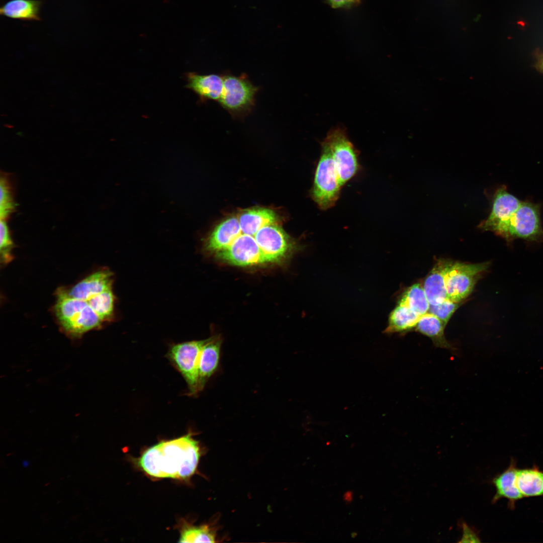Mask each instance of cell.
I'll return each instance as SVG.
<instances>
[{
  "mask_svg": "<svg viewBox=\"0 0 543 543\" xmlns=\"http://www.w3.org/2000/svg\"><path fill=\"white\" fill-rule=\"evenodd\" d=\"M113 273L109 269H101L86 277L69 289L64 288L72 297L87 300L94 295L112 288Z\"/></svg>",
  "mask_w": 543,
  "mask_h": 543,
  "instance_id": "obj_12",
  "label": "cell"
},
{
  "mask_svg": "<svg viewBox=\"0 0 543 543\" xmlns=\"http://www.w3.org/2000/svg\"><path fill=\"white\" fill-rule=\"evenodd\" d=\"M201 455L199 442L189 433L148 448L137 463L153 478L185 480L196 472Z\"/></svg>",
  "mask_w": 543,
  "mask_h": 543,
  "instance_id": "obj_1",
  "label": "cell"
},
{
  "mask_svg": "<svg viewBox=\"0 0 543 543\" xmlns=\"http://www.w3.org/2000/svg\"><path fill=\"white\" fill-rule=\"evenodd\" d=\"M461 527L462 529V536L461 538L460 542H481L480 538L478 535V533L473 528L469 526L465 522H462L461 523Z\"/></svg>",
  "mask_w": 543,
  "mask_h": 543,
  "instance_id": "obj_27",
  "label": "cell"
},
{
  "mask_svg": "<svg viewBox=\"0 0 543 543\" xmlns=\"http://www.w3.org/2000/svg\"><path fill=\"white\" fill-rule=\"evenodd\" d=\"M241 233L238 218H228L217 225L206 238L204 250L215 255L227 248Z\"/></svg>",
  "mask_w": 543,
  "mask_h": 543,
  "instance_id": "obj_10",
  "label": "cell"
},
{
  "mask_svg": "<svg viewBox=\"0 0 543 543\" xmlns=\"http://www.w3.org/2000/svg\"><path fill=\"white\" fill-rule=\"evenodd\" d=\"M517 470L516 463L512 460L506 470L493 478L491 483L495 488L496 493L492 498V503L505 498L508 500V507L513 509L515 503L523 498L516 484Z\"/></svg>",
  "mask_w": 543,
  "mask_h": 543,
  "instance_id": "obj_14",
  "label": "cell"
},
{
  "mask_svg": "<svg viewBox=\"0 0 543 543\" xmlns=\"http://www.w3.org/2000/svg\"><path fill=\"white\" fill-rule=\"evenodd\" d=\"M341 187L330 149L323 140L311 196L320 209L326 210L335 205L339 197Z\"/></svg>",
  "mask_w": 543,
  "mask_h": 543,
  "instance_id": "obj_5",
  "label": "cell"
},
{
  "mask_svg": "<svg viewBox=\"0 0 543 543\" xmlns=\"http://www.w3.org/2000/svg\"><path fill=\"white\" fill-rule=\"evenodd\" d=\"M222 75L223 87L218 103L233 118L243 119L253 110L259 88L246 73L235 75L228 72Z\"/></svg>",
  "mask_w": 543,
  "mask_h": 543,
  "instance_id": "obj_4",
  "label": "cell"
},
{
  "mask_svg": "<svg viewBox=\"0 0 543 543\" xmlns=\"http://www.w3.org/2000/svg\"><path fill=\"white\" fill-rule=\"evenodd\" d=\"M0 190V217L1 219L6 220L15 209L16 204L13 199L12 186L8 177L4 174L1 177Z\"/></svg>",
  "mask_w": 543,
  "mask_h": 543,
  "instance_id": "obj_24",
  "label": "cell"
},
{
  "mask_svg": "<svg viewBox=\"0 0 543 543\" xmlns=\"http://www.w3.org/2000/svg\"><path fill=\"white\" fill-rule=\"evenodd\" d=\"M238 220L242 233L255 236L262 227L276 224L277 216L272 210L256 208L242 212Z\"/></svg>",
  "mask_w": 543,
  "mask_h": 543,
  "instance_id": "obj_17",
  "label": "cell"
},
{
  "mask_svg": "<svg viewBox=\"0 0 543 543\" xmlns=\"http://www.w3.org/2000/svg\"><path fill=\"white\" fill-rule=\"evenodd\" d=\"M459 303L446 299L441 303L429 306V312L440 319L446 325L449 319L459 306Z\"/></svg>",
  "mask_w": 543,
  "mask_h": 543,
  "instance_id": "obj_26",
  "label": "cell"
},
{
  "mask_svg": "<svg viewBox=\"0 0 543 543\" xmlns=\"http://www.w3.org/2000/svg\"><path fill=\"white\" fill-rule=\"evenodd\" d=\"M356 535H357V533L356 532H353L351 534V536L353 538H355L356 536Z\"/></svg>",
  "mask_w": 543,
  "mask_h": 543,
  "instance_id": "obj_31",
  "label": "cell"
},
{
  "mask_svg": "<svg viewBox=\"0 0 543 543\" xmlns=\"http://www.w3.org/2000/svg\"><path fill=\"white\" fill-rule=\"evenodd\" d=\"M255 238L268 264L283 261L296 248L295 243L276 224L262 227L255 234Z\"/></svg>",
  "mask_w": 543,
  "mask_h": 543,
  "instance_id": "obj_9",
  "label": "cell"
},
{
  "mask_svg": "<svg viewBox=\"0 0 543 543\" xmlns=\"http://www.w3.org/2000/svg\"><path fill=\"white\" fill-rule=\"evenodd\" d=\"M42 2L39 0H10L0 8V14L21 21H40Z\"/></svg>",
  "mask_w": 543,
  "mask_h": 543,
  "instance_id": "obj_16",
  "label": "cell"
},
{
  "mask_svg": "<svg viewBox=\"0 0 543 543\" xmlns=\"http://www.w3.org/2000/svg\"><path fill=\"white\" fill-rule=\"evenodd\" d=\"M445 326L440 319L427 312L420 317L415 326V329L417 332L429 337L436 347L453 350L454 348L444 336Z\"/></svg>",
  "mask_w": 543,
  "mask_h": 543,
  "instance_id": "obj_18",
  "label": "cell"
},
{
  "mask_svg": "<svg viewBox=\"0 0 543 543\" xmlns=\"http://www.w3.org/2000/svg\"><path fill=\"white\" fill-rule=\"evenodd\" d=\"M452 260L439 259L426 276L423 287L431 305H436L447 299L445 279Z\"/></svg>",
  "mask_w": 543,
  "mask_h": 543,
  "instance_id": "obj_13",
  "label": "cell"
},
{
  "mask_svg": "<svg viewBox=\"0 0 543 543\" xmlns=\"http://www.w3.org/2000/svg\"><path fill=\"white\" fill-rule=\"evenodd\" d=\"M115 300V298L111 288L84 300L87 301L103 322H104L112 320L114 317Z\"/></svg>",
  "mask_w": 543,
  "mask_h": 543,
  "instance_id": "obj_23",
  "label": "cell"
},
{
  "mask_svg": "<svg viewBox=\"0 0 543 543\" xmlns=\"http://www.w3.org/2000/svg\"><path fill=\"white\" fill-rule=\"evenodd\" d=\"M333 9H347L358 4L360 0H326Z\"/></svg>",
  "mask_w": 543,
  "mask_h": 543,
  "instance_id": "obj_28",
  "label": "cell"
},
{
  "mask_svg": "<svg viewBox=\"0 0 543 543\" xmlns=\"http://www.w3.org/2000/svg\"><path fill=\"white\" fill-rule=\"evenodd\" d=\"M186 87L193 90L202 102L219 101L223 87L222 74H201L194 72L186 74Z\"/></svg>",
  "mask_w": 543,
  "mask_h": 543,
  "instance_id": "obj_11",
  "label": "cell"
},
{
  "mask_svg": "<svg viewBox=\"0 0 543 543\" xmlns=\"http://www.w3.org/2000/svg\"><path fill=\"white\" fill-rule=\"evenodd\" d=\"M343 500L346 503H350L353 500V492L351 491H347L343 495Z\"/></svg>",
  "mask_w": 543,
  "mask_h": 543,
  "instance_id": "obj_29",
  "label": "cell"
},
{
  "mask_svg": "<svg viewBox=\"0 0 543 543\" xmlns=\"http://www.w3.org/2000/svg\"><path fill=\"white\" fill-rule=\"evenodd\" d=\"M406 306L397 303L389 317L387 334L405 333L415 327L420 317Z\"/></svg>",
  "mask_w": 543,
  "mask_h": 543,
  "instance_id": "obj_19",
  "label": "cell"
},
{
  "mask_svg": "<svg viewBox=\"0 0 543 543\" xmlns=\"http://www.w3.org/2000/svg\"><path fill=\"white\" fill-rule=\"evenodd\" d=\"M511 243L516 239L542 242L543 228L540 220V208L538 204L521 201L511 210L495 233Z\"/></svg>",
  "mask_w": 543,
  "mask_h": 543,
  "instance_id": "obj_3",
  "label": "cell"
},
{
  "mask_svg": "<svg viewBox=\"0 0 543 543\" xmlns=\"http://www.w3.org/2000/svg\"><path fill=\"white\" fill-rule=\"evenodd\" d=\"M54 310L62 329L73 337H80L103 323L86 301L70 296L64 289L57 291Z\"/></svg>",
  "mask_w": 543,
  "mask_h": 543,
  "instance_id": "obj_2",
  "label": "cell"
},
{
  "mask_svg": "<svg viewBox=\"0 0 543 543\" xmlns=\"http://www.w3.org/2000/svg\"><path fill=\"white\" fill-rule=\"evenodd\" d=\"M221 345V338L214 336L206 339L201 349L198 364L199 392L203 389L218 367Z\"/></svg>",
  "mask_w": 543,
  "mask_h": 543,
  "instance_id": "obj_15",
  "label": "cell"
},
{
  "mask_svg": "<svg viewBox=\"0 0 543 543\" xmlns=\"http://www.w3.org/2000/svg\"><path fill=\"white\" fill-rule=\"evenodd\" d=\"M398 303L406 306L420 316L427 313L430 306L423 285L419 283H415L406 289Z\"/></svg>",
  "mask_w": 543,
  "mask_h": 543,
  "instance_id": "obj_21",
  "label": "cell"
},
{
  "mask_svg": "<svg viewBox=\"0 0 543 543\" xmlns=\"http://www.w3.org/2000/svg\"><path fill=\"white\" fill-rule=\"evenodd\" d=\"M179 542H215L216 530L207 524L194 525L184 522L180 527Z\"/></svg>",
  "mask_w": 543,
  "mask_h": 543,
  "instance_id": "obj_22",
  "label": "cell"
},
{
  "mask_svg": "<svg viewBox=\"0 0 543 543\" xmlns=\"http://www.w3.org/2000/svg\"><path fill=\"white\" fill-rule=\"evenodd\" d=\"M328 145L337 170L339 184L343 186L356 173L357 154L345 129H331L324 140Z\"/></svg>",
  "mask_w": 543,
  "mask_h": 543,
  "instance_id": "obj_7",
  "label": "cell"
},
{
  "mask_svg": "<svg viewBox=\"0 0 543 543\" xmlns=\"http://www.w3.org/2000/svg\"><path fill=\"white\" fill-rule=\"evenodd\" d=\"M489 265L488 262L468 263L451 261L445 279L447 299L460 303L467 298Z\"/></svg>",
  "mask_w": 543,
  "mask_h": 543,
  "instance_id": "obj_6",
  "label": "cell"
},
{
  "mask_svg": "<svg viewBox=\"0 0 543 543\" xmlns=\"http://www.w3.org/2000/svg\"><path fill=\"white\" fill-rule=\"evenodd\" d=\"M206 341L204 339L177 343L172 345L167 353L169 359L185 379L191 394L199 392V359Z\"/></svg>",
  "mask_w": 543,
  "mask_h": 543,
  "instance_id": "obj_8",
  "label": "cell"
},
{
  "mask_svg": "<svg viewBox=\"0 0 543 543\" xmlns=\"http://www.w3.org/2000/svg\"><path fill=\"white\" fill-rule=\"evenodd\" d=\"M539 66H540V68H541L543 70V59L540 62V64H539Z\"/></svg>",
  "mask_w": 543,
  "mask_h": 543,
  "instance_id": "obj_32",
  "label": "cell"
},
{
  "mask_svg": "<svg viewBox=\"0 0 543 543\" xmlns=\"http://www.w3.org/2000/svg\"><path fill=\"white\" fill-rule=\"evenodd\" d=\"M23 465L24 467H27L29 465V462L28 461H24V462H23Z\"/></svg>",
  "mask_w": 543,
  "mask_h": 543,
  "instance_id": "obj_30",
  "label": "cell"
},
{
  "mask_svg": "<svg viewBox=\"0 0 543 543\" xmlns=\"http://www.w3.org/2000/svg\"><path fill=\"white\" fill-rule=\"evenodd\" d=\"M0 232L1 261L2 263L6 264L13 259L11 250L13 243L5 220L1 219Z\"/></svg>",
  "mask_w": 543,
  "mask_h": 543,
  "instance_id": "obj_25",
  "label": "cell"
},
{
  "mask_svg": "<svg viewBox=\"0 0 543 543\" xmlns=\"http://www.w3.org/2000/svg\"><path fill=\"white\" fill-rule=\"evenodd\" d=\"M516 484L523 497L543 496V471L537 467L517 469Z\"/></svg>",
  "mask_w": 543,
  "mask_h": 543,
  "instance_id": "obj_20",
  "label": "cell"
}]
</instances>
